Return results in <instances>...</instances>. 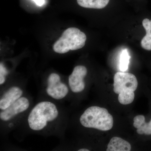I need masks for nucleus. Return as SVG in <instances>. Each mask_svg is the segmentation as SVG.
I'll return each mask as SVG.
<instances>
[{
    "label": "nucleus",
    "mask_w": 151,
    "mask_h": 151,
    "mask_svg": "<svg viewBox=\"0 0 151 151\" xmlns=\"http://www.w3.org/2000/svg\"><path fill=\"white\" fill-rule=\"evenodd\" d=\"M23 91L19 87L12 86L4 94L0 100V109L4 110L8 108L22 95Z\"/></svg>",
    "instance_id": "obj_7"
},
{
    "label": "nucleus",
    "mask_w": 151,
    "mask_h": 151,
    "mask_svg": "<svg viewBox=\"0 0 151 151\" xmlns=\"http://www.w3.org/2000/svg\"><path fill=\"white\" fill-rule=\"evenodd\" d=\"M138 86L136 76L132 73L118 72L114 75L113 91L119 94L118 100L122 105L131 104L134 99V92Z\"/></svg>",
    "instance_id": "obj_3"
},
{
    "label": "nucleus",
    "mask_w": 151,
    "mask_h": 151,
    "mask_svg": "<svg viewBox=\"0 0 151 151\" xmlns=\"http://www.w3.org/2000/svg\"><path fill=\"white\" fill-rule=\"evenodd\" d=\"M131 58L127 49L122 50L120 56L119 69L122 72H125L129 68L130 59Z\"/></svg>",
    "instance_id": "obj_12"
},
{
    "label": "nucleus",
    "mask_w": 151,
    "mask_h": 151,
    "mask_svg": "<svg viewBox=\"0 0 151 151\" xmlns=\"http://www.w3.org/2000/svg\"><path fill=\"white\" fill-rule=\"evenodd\" d=\"M8 71L6 68L2 63L0 65V84L2 85L5 82L6 76L7 74Z\"/></svg>",
    "instance_id": "obj_15"
},
{
    "label": "nucleus",
    "mask_w": 151,
    "mask_h": 151,
    "mask_svg": "<svg viewBox=\"0 0 151 151\" xmlns=\"http://www.w3.org/2000/svg\"><path fill=\"white\" fill-rule=\"evenodd\" d=\"M138 1H139V0H138Z\"/></svg>",
    "instance_id": "obj_18"
},
{
    "label": "nucleus",
    "mask_w": 151,
    "mask_h": 151,
    "mask_svg": "<svg viewBox=\"0 0 151 151\" xmlns=\"http://www.w3.org/2000/svg\"><path fill=\"white\" fill-rule=\"evenodd\" d=\"M132 149L129 142L119 137H113L108 145L107 151H129Z\"/></svg>",
    "instance_id": "obj_9"
},
{
    "label": "nucleus",
    "mask_w": 151,
    "mask_h": 151,
    "mask_svg": "<svg viewBox=\"0 0 151 151\" xmlns=\"http://www.w3.org/2000/svg\"><path fill=\"white\" fill-rule=\"evenodd\" d=\"M134 127L138 129L141 125L145 122V116L143 115H138L136 116L134 119Z\"/></svg>",
    "instance_id": "obj_14"
},
{
    "label": "nucleus",
    "mask_w": 151,
    "mask_h": 151,
    "mask_svg": "<svg viewBox=\"0 0 151 151\" xmlns=\"http://www.w3.org/2000/svg\"><path fill=\"white\" fill-rule=\"evenodd\" d=\"M78 151H89V150L86 149H81L78 150Z\"/></svg>",
    "instance_id": "obj_17"
},
{
    "label": "nucleus",
    "mask_w": 151,
    "mask_h": 151,
    "mask_svg": "<svg viewBox=\"0 0 151 151\" xmlns=\"http://www.w3.org/2000/svg\"><path fill=\"white\" fill-rule=\"evenodd\" d=\"M37 5L42 6L45 3V0H33Z\"/></svg>",
    "instance_id": "obj_16"
},
{
    "label": "nucleus",
    "mask_w": 151,
    "mask_h": 151,
    "mask_svg": "<svg viewBox=\"0 0 151 151\" xmlns=\"http://www.w3.org/2000/svg\"><path fill=\"white\" fill-rule=\"evenodd\" d=\"M142 25L145 29L146 34L141 41V46L146 50H151V20L144 19Z\"/></svg>",
    "instance_id": "obj_11"
},
{
    "label": "nucleus",
    "mask_w": 151,
    "mask_h": 151,
    "mask_svg": "<svg viewBox=\"0 0 151 151\" xmlns=\"http://www.w3.org/2000/svg\"><path fill=\"white\" fill-rule=\"evenodd\" d=\"M87 73V69L83 65H78L74 68L68 77V84L72 92L78 93L84 90L85 84L84 78Z\"/></svg>",
    "instance_id": "obj_6"
},
{
    "label": "nucleus",
    "mask_w": 151,
    "mask_h": 151,
    "mask_svg": "<svg viewBox=\"0 0 151 151\" xmlns=\"http://www.w3.org/2000/svg\"><path fill=\"white\" fill-rule=\"evenodd\" d=\"M58 110L54 103L42 101L38 103L30 112L28 117L29 128L35 131H41L47 126L48 122L56 120Z\"/></svg>",
    "instance_id": "obj_1"
},
{
    "label": "nucleus",
    "mask_w": 151,
    "mask_h": 151,
    "mask_svg": "<svg viewBox=\"0 0 151 151\" xmlns=\"http://www.w3.org/2000/svg\"><path fill=\"white\" fill-rule=\"evenodd\" d=\"M86 40V37L84 33L77 28H69L55 42L53 49L57 53L64 54L69 50H77L84 47Z\"/></svg>",
    "instance_id": "obj_4"
},
{
    "label": "nucleus",
    "mask_w": 151,
    "mask_h": 151,
    "mask_svg": "<svg viewBox=\"0 0 151 151\" xmlns=\"http://www.w3.org/2000/svg\"><path fill=\"white\" fill-rule=\"evenodd\" d=\"M81 125L87 128H92L107 131L113 127V116L105 108L93 106L85 110L80 118Z\"/></svg>",
    "instance_id": "obj_2"
},
{
    "label": "nucleus",
    "mask_w": 151,
    "mask_h": 151,
    "mask_svg": "<svg viewBox=\"0 0 151 151\" xmlns=\"http://www.w3.org/2000/svg\"><path fill=\"white\" fill-rule=\"evenodd\" d=\"M111 0H76L79 6L84 8L101 9L105 8Z\"/></svg>",
    "instance_id": "obj_10"
},
{
    "label": "nucleus",
    "mask_w": 151,
    "mask_h": 151,
    "mask_svg": "<svg viewBox=\"0 0 151 151\" xmlns=\"http://www.w3.org/2000/svg\"><path fill=\"white\" fill-rule=\"evenodd\" d=\"M137 129V133L139 134L151 135V120L148 123L144 122Z\"/></svg>",
    "instance_id": "obj_13"
},
{
    "label": "nucleus",
    "mask_w": 151,
    "mask_h": 151,
    "mask_svg": "<svg viewBox=\"0 0 151 151\" xmlns=\"http://www.w3.org/2000/svg\"><path fill=\"white\" fill-rule=\"evenodd\" d=\"M29 106L27 98L21 97L8 108L0 113V119L4 122H8L15 116L26 111Z\"/></svg>",
    "instance_id": "obj_5"
},
{
    "label": "nucleus",
    "mask_w": 151,
    "mask_h": 151,
    "mask_svg": "<svg viewBox=\"0 0 151 151\" xmlns=\"http://www.w3.org/2000/svg\"><path fill=\"white\" fill-rule=\"evenodd\" d=\"M46 92L52 98L60 100L66 96L68 89L66 85L60 81L54 85H47Z\"/></svg>",
    "instance_id": "obj_8"
}]
</instances>
